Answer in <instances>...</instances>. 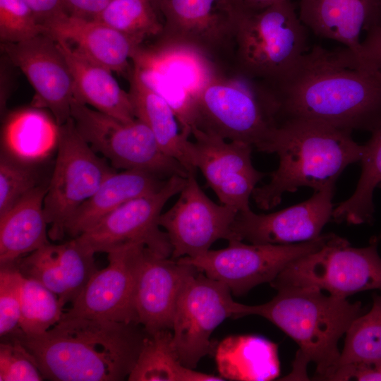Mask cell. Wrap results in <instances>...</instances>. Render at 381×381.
I'll return each mask as SVG.
<instances>
[{"label": "cell", "mask_w": 381, "mask_h": 381, "mask_svg": "<svg viewBox=\"0 0 381 381\" xmlns=\"http://www.w3.org/2000/svg\"><path fill=\"white\" fill-rule=\"evenodd\" d=\"M270 87L281 121L306 119L371 133L381 128V73L348 47L314 45Z\"/></svg>", "instance_id": "6da1fadb"}, {"label": "cell", "mask_w": 381, "mask_h": 381, "mask_svg": "<svg viewBox=\"0 0 381 381\" xmlns=\"http://www.w3.org/2000/svg\"><path fill=\"white\" fill-rule=\"evenodd\" d=\"M138 325L62 316L42 334L11 337L31 352L47 379L121 381L128 379L147 335Z\"/></svg>", "instance_id": "7a4b0ae2"}, {"label": "cell", "mask_w": 381, "mask_h": 381, "mask_svg": "<svg viewBox=\"0 0 381 381\" xmlns=\"http://www.w3.org/2000/svg\"><path fill=\"white\" fill-rule=\"evenodd\" d=\"M277 291L276 296L264 304H243L241 317L265 318L296 342L299 349L293 370L283 380H309L306 368L313 362L315 377L329 380L339 364V341L361 315V303H350L315 289L284 287Z\"/></svg>", "instance_id": "3957f363"}, {"label": "cell", "mask_w": 381, "mask_h": 381, "mask_svg": "<svg viewBox=\"0 0 381 381\" xmlns=\"http://www.w3.org/2000/svg\"><path fill=\"white\" fill-rule=\"evenodd\" d=\"M363 151L350 131L310 119H284L265 152L278 155L279 167L267 184L255 188L252 198L260 209L268 210L280 204L285 193L303 186L318 191L360 161Z\"/></svg>", "instance_id": "277c9868"}, {"label": "cell", "mask_w": 381, "mask_h": 381, "mask_svg": "<svg viewBox=\"0 0 381 381\" xmlns=\"http://www.w3.org/2000/svg\"><path fill=\"white\" fill-rule=\"evenodd\" d=\"M195 128L265 152L281 122L274 90L234 68L219 72L195 98Z\"/></svg>", "instance_id": "5b68a950"}, {"label": "cell", "mask_w": 381, "mask_h": 381, "mask_svg": "<svg viewBox=\"0 0 381 381\" xmlns=\"http://www.w3.org/2000/svg\"><path fill=\"white\" fill-rule=\"evenodd\" d=\"M307 29L291 0L244 13L236 30L232 68L274 85L309 49Z\"/></svg>", "instance_id": "8992f818"}, {"label": "cell", "mask_w": 381, "mask_h": 381, "mask_svg": "<svg viewBox=\"0 0 381 381\" xmlns=\"http://www.w3.org/2000/svg\"><path fill=\"white\" fill-rule=\"evenodd\" d=\"M378 241L375 237L368 246L354 248L332 234L320 248L290 262L270 284L277 290L315 289L342 298L363 291L381 290Z\"/></svg>", "instance_id": "52a82bcc"}, {"label": "cell", "mask_w": 381, "mask_h": 381, "mask_svg": "<svg viewBox=\"0 0 381 381\" xmlns=\"http://www.w3.org/2000/svg\"><path fill=\"white\" fill-rule=\"evenodd\" d=\"M71 118L79 135L114 168L148 172L161 179L188 172L159 145L140 120L123 121L73 98Z\"/></svg>", "instance_id": "ba28073f"}, {"label": "cell", "mask_w": 381, "mask_h": 381, "mask_svg": "<svg viewBox=\"0 0 381 381\" xmlns=\"http://www.w3.org/2000/svg\"><path fill=\"white\" fill-rule=\"evenodd\" d=\"M57 154L44 200L49 237L63 239L78 208L115 171L79 135L70 118L59 126Z\"/></svg>", "instance_id": "9c48e42d"}, {"label": "cell", "mask_w": 381, "mask_h": 381, "mask_svg": "<svg viewBox=\"0 0 381 381\" xmlns=\"http://www.w3.org/2000/svg\"><path fill=\"white\" fill-rule=\"evenodd\" d=\"M163 30L156 40L193 47L219 66L232 67L239 20L238 0H160Z\"/></svg>", "instance_id": "30bf717a"}, {"label": "cell", "mask_w": 381, "mask_h": 381, "mask_svg": "<svg viewBox=\"0 0 381 381\" xmlns=\"http://www.w3.org/2000/svg\"><path fill=\"white\" fill-rule=\"evenodd\" d=\"M331 234L285 245L246 244L233 239L228 241L224 248L210 249L194 258L177 260L226 284L231 293L241 296L260 284L271 283L290 262L320 248Z\"/></svg>", "instance_id": "8fae6325"}, {"label": "cell", "mask_w": 381, "mask_h": 381, "mask_svg": "<svg viewBox=\"0 0 381 381\" xmlns=\"http://www.w3.org/2000/svg\"><path fill=\"white\" fill-rule=\"evenodd\" d=\"M241 307L226 284L198 270L190 276L179 296L171 329L181 362L195 368L212 351L214 330L228 318H241Z\"/></svg>", "instance_id": "7c38bea8"}, {"label": "cell", "mask_w": 381, "mask_h": 381, "mask_svg": "<svg viewBox=\"0 0 381 381\" xmlns=\"http://www.w3.org/2000/svg\"><path fill=\"white\" fill-rule=\"evenodd\" d=\"M186 177L171 176L159 190L125 202L75 238L95 253L141 243L159 255L171 256V245L160 229L159 218L167 201L179 194Z\"/></svg>", "instance_id": "4fadbf2b"}, {"label": "cell", "mask_w": 381, "mask_h": 381, "mask_svg": "<svg viewBox=\"0 0 381 381\" xmlns=\"http://www.w3.org/2000/svg\"><path fill=\"white\" fill-rule=\"evenodd\" d=\"M238 211L217 204L200 187L195 172L188 173L179 197L159 218L172 248L171 258H194L219 239L231 240Z\"/></svg>", "instance_id": "5bb4252c"}, {"label": "cell", "mask_w": 381, "mask_h": 381, "mask_svg": "<svg viewBox=\"0 0 381 381\" xmlns=\"http://www.w3.org/2000/svg\"><path fill=\"white\" fill-rule=\"evenodd\" d=\"M191 135L194 138L190 143L192 164L196 170H200L220 203L238 212L250 210L249 200L253 190L266 176L252 164L253 147L197 128Z\"/></svg>", "instance_id": "9a60e30c"}, {"label": "cell", "mask_w": 381, "mask_h": 381, "mask_svg": "<svg viewBox=\"0 0 381 381\" xmlns=\"http://www.w3.org/2000/svg\"><path fill=\"white\" fill-rule=\"evenodd\" d=\"M145 247L131 243L107 253V266L92 276L62 316L138 324L134 299Z\"/></svg>", "instance_id": "2e32d148"}, {"label": "cell", "mask_w": 381, "mask_h": 381, "mask_svg": "<svg viewBox=\"0 0 381 381\" xmlns=\"http://www.w3.org/2000/svg\"><path fill=\"white\" fill-rule=\"evenodd\" d=\"M337 179L332 178L307 200L275 212L256 214L250 209L238 212L231 226V240L285 245L318 238L324 226L332 219V198Z\"/></svg>", "instance_id": "e0dca14e"}, {"label": "cell", "mask_w": 381, "mask_h": 381, "mask_svg": "<svg viewBox=\"0 0 381 381\" xmlns=\"http://www.w3.org/2000/svg\"><path fill=\"white\" fill-rule=\"evenodd\" d=\"M1 49L32 86L34 106L48 109L58 126L66 123L71 118L73 84L56 42L40 34L19 42L1 43Z\"/></svg>", "instance_id": "ac0fdd59"}, {"label": "cell", "mask_w": 381, "mask_h": 381, "mask_svg": "<svg viewBox=\"0 0 381 381\" xmlns=\"http://www.w3.org/2000/svg\"><path fill=\"white\" fill-rule=\"evenodd\" d=\"M159 255L146 246L138 276L134 306L138 324L148 334L172 329L179 296L187 279L197 269Z\"/></svg>", "instance_id": "d6986e66"}, {"label": "cell", "mask_w": 381, "mask_h": 381, "mask_svg": "<svg viewBox=\"0 0 381 381\" xmlns=\"http://www.w3.org/2000/svg\"><path fill=\"white\" fill-rule=\"evenodd\" d=\"M95 253L76 238L49 243L13 263L25 277L34 279L55 294L64 307L78 296L98 270Z\"/></svg>", "instance_id": "ffe728a7"}, {"label": "cell", "mask_w": 381, "mask_h": 381, "mask_svg": "<svg viewBox=\"0 0 381 381\" xmlns=\"http://www.w3.org/2000/svg\"><path fill=\"white\" fill-rule=\"evenodd\" d=\"M44 33L54 40L75 44L78 52L112 72L128 75L133 57L140 46L135 41L96 20L66 13L42 24Z\"/></svg>", "instance_id": "44dd1931"}, {"label": "cell", "mask_w": 381, "mask_h": 381, "mask_svg": "<svg viewBox=\"0 0 381 381\" xmlns=\"http://www.w3.org/2000/svg\"><path fill=\"white\" fill-rule=\"evenodd\" d=\"M298 16L315 35L358 55L362 32L381 25L378 0H300Z\"/></svg>", "instance_id": "7402d4cb"}, {"label": "cell", "mask_w": 381, "mask_h": 381, "mask_svg": "<svg viewBox=\"0 0 381 381\" xmlns=\"http://www.w3.org/2000/svg\"><path fill=\"white\" fill-rule=\"evenodd\" d=\"M71 72L74 99L123 121L135 120L128 94L109 68L85 57L68 42L55 40Z\"/></svg>", "instance_id": "603a6c76"}, {"label": "cell", "mask_w": 381, "mask_h": 381, "mask_svg": "<svg viewBox=\"0 0 381 381\" xmlns=\"http://www.w3.org/2000/svg\"><path fill=\"white\" fill-rule=\"evenodd\" d=\"M132 62L186 90L194 100L213 77L225 70L193 47L157 40L147 47L140 45Z\"/></svg>", "instance_id": "cb8c5ba5"}, {"label": "cell", "mask_w": 381, "mask_h": 381, "mask_svg": "<svg viewBox=\"0 0 381 381\" xmlns=\"http://www.w3.org/2000/svg\"><path fill=\"white\" fill-rule=\"evenodd\" d=\"M128 79L135 118L148 126L168 155L179 162L188 173L195 172L190 154V140L182 133L171 106L143 80L133 66Z\"/></svg>", "instance_id": "d4e9b609"}, {"label": "cell", "mask_w": 381, "mask_h": 381, "mask_svg": "<svg viewBox=\"0 0 381 381\" xmlns=\"http://www.w3.org/2000/svg\"><path fill=\"white\" fill-rule=\"evenodd\" d=\"M47 185H39L0 216V263H12L49 243L44 200Z\"/></svg>", "instance_id": "484cf974"}, {"label": "cell", "mask_w": 381, "mask_h": 381, "mask_svg": "<svg viewBox=\"0 0 381 381\" xmlns=\"http://www.w3.org/2000/svg\"><path fill=\"white\" fill-rule=\"evenodd\" d=\"M148 172L128 169L113 172L75 211L66 234L75 238L125 202L159 190L164 183Z\"/></svg>", "instance_id": "4316f807"}, {"label": "cell", "mask_w": 381, "mask_h": 381, "mask_svg": "<svg viewBox=\"0 0 381 381\" xmlns=\"http://www.w3.org/2000/svg\"><path fill=\"white\" fill-rule=\"evenodd\" d=\"M215 359L224 380H271L280 371L277 345L258 336L225 338L217 348Z\"/></svg>", "instance_id": "83f0119b"}, {"label": "cell", "mask_w": 381, "mask_h": 381, "mask_svg": "<svg viewBox=\"0 0 381 381\" xmlns=\"http://www.w3.org/2000/svg\"><path fill=\"white\" fill-rule=\"evenodd\" d=\"M129 381H223L222 377L198 372L179 360L170 329L147 335Z\"/></svg>", "instance_id": "f1b7e54d"}, {"label": "cell", "mask_w": 381, "mask_h": 381, "mask_svg": "<svg viewBox=\"0 0 381 381\" xmlns=\"http://www.w3.org/2000/svg\"><path fill=\"white\" fill-rule=\"evenodd\" d=\"M363 145L362 169L354 193L334 209L332 220L337 223L361 224L373 219V193L381 187V128L373 132Z\"/></svg>", "instance_id": "f546056e"}, {"label": "cell", "mask_w": 381, "mask_h": 381, "mask_svg": "<svg viewBox=\"0 0 381 381\" xmlns=\"http://www.w3.org/2000/svg\"><path fill=\"white\" fill-rule=\"evenodd\" d=\"M143 44L157 38L163 30L160 14L152 0H111L95 19Z\"/></svg>", "instance_id": "4dcf8cb0"}, {"label": "cell", "mask_w": 381, "mask_h": 381, "mask_svg": "<svg viewBox=\"0 0 381 381\" xmlns=\"http://www.w3.org/2000/svg\"><path fill=\"white\" fill-rule=\"evenodd\" d=\"M358 363H381V296H373L370 311L356 318L346 332L338 367Z\"/></svg>", "instance_id": "1f68e13d"}, {"label": "cell", "mask_w": 381, "mask_h": 381, "mask_svg": "<svg viewBox=\"0 0 381 381\" xmlns=\"http://www.w3.org/2000/svg\"><path fill=\"white\" fill-rule=\"evenodd\" d=\"M64 313L55 294L38 281L23 277L19 322L23 334L33 337L45 333L61 320Z\"/></svg>", "instance_id": "d6a6232c"}, {"label": "cell", "mask_w": 381, "mask_h": 381, "mask_svg": "<svg viewBox=\"0 0 381 381\" xmlns=\"http://www.w3.org/2000/svg\"><path fill=\"white\" fill-rule=\"evenodd\" d=\"M38 174L31 164L3 154L0 159V216L38 186Z\"/></svg>", "instance_id": "836d02e7"}, {"label": "cell", "mask_w": 381, "mask_h": 381, "mask_svg": "<svg viewBox=\"0 0 381 381\" xmlns=\"http://www.w3.org/2000/svg\"><path fill=\"white\" fill-rule=\"evenodd\" d=\"M58 125L37 109L18 111L8 119L4 135L13 145H37L40 149L57 138Z\"/></svg>", "instance_id": "e575fe53"}, {"label": "cell", "mask_w": 381, "mask_h": 381, "mask_svg": "<svg viewBox=\"0 0 381 381\" xmlns=\"http://www.w3.org/2000/svg\"><path fill=\"white\" fill-rule=\"evenodd\" d=\"M23 275L12 263L1 265L0 335L8 337L22 332L19 327Z\"/></svg>", "instance_id": "d590c367"}, {"label": "cell", "mask_w": 381, "mask_h": 381, "mask_svg": "<svg viewBox=\"0 0 381 381\" xmlns=\"http://www.w3.org/2000/svg\"><path fill=\"white\" fill-rule=\"evenodd\" d=\"M43 33V26L22 0H0L1 43L19 42Z\"/></svg>", "instance_id": "8d00e7d4"}, {"label": "cell", "mask_w": 381, "mask_h": 381, "mask_svg": "<svg viewBox=\"0 0 381 381\" xmlns=\"http://www.w3.org/2000/svg\"><path fill=\"white\" fill-rule=\"evenodd\" d=\"M44 378L36 358L20 341L8 337L1 343V381H40Z\"/></svg>", "instance_id": "74e56055"}, {"label": "cell", "mask_w": 381, "mask_h": 381, "mask_svg": "<svg viewBox=\"0 0 381 381\" xmlns=\"http://www.w3.org/2000/svg\"><path fill=\"white\" fill-rule=\"evenodd\" d=\"M360 56L381 73V25L366 32L361 42Z\"/></svg>", "instance_id": "f35d334b"}, {"label": "cell", "mask_w": 381, "mask_h": 381, "mask_svg": "<svg viewBox=\"0 0 381 381\" xmlns=\"http://www.w3.org/2000/svg\"><path fill=\"white\" fill-rule=\"evenodd\" d=\"M65 13L78 18L95 20L111 0H63Z\"/></svg>", "instance_id": "ab89813d"}, {"label": "cell", "mask_w": 381, "mask_h": 381, "mask_svg": "<svg viewBox=\"0 0 381 381\" xmlns=\"http://www.w3.org/2000/svg\"><path fill=\"white\" fill-rule=\"evenodd\" d=\"M32 11L37 22L42 24L47 20L65 13L63 0H22Z\"/></svg>", "instance_id": "60d3db41"}, {"label": "cell", "mask_w": 381, "mask_h": 381, "mask_svg": "<svg viewBox=\"0 0 381 381\" xmlns=\"http://www.w3.org/2000/svg\"><path fill=\"white\" fill-rule=\"evenodd\" d=\"M11 62L4 55L1 60L0 71V107L1 112L5 111L7 102L12 94L14 77L11 70Z\"/></svg>", "instance_id": "b9f144b4"}, {"label": "cell", "mask_w": 381, "mask_h": 381, "mask_svg": "<svg viewBox=\"0 0 381 381\" xmlns=\"http://www.w3.org/2000/svg\"><path fill=\"white\" fill-rule=\"evenodd\" d=\"M245 13H253L265 8L281 0H238Z\"/></svg>", "instance_id": "7bdbcfd3"}, {"label": "cell", "mask_w": 381, "mask_h": 381, "mask_svg": "<svg viewBox=\"0 0 381 381\" xmlns=\"http://www.w3.org/2000/svg\"><path fill=\"white\" fill-rule=\"evenodd\" d=\"M152 1H153V2H154L155 5L156 6V8H157V5L158 2H159L160 0H152Z\"/></svg>", "instance_id": "ee69618b"}, {"label": "cell", "mask_w": 381, "mask_h": 381, "mask_svg": "<svg viewBox=\"0 0 381 381\" xmlns=\"http://www.w3.org/2000/svg\"><path fill=\"white\" fill-rule=\"evenodd\" d=\"M378 4H379V8H380V13H381V0H378Z\"/></svg>", "instance_id": "f6af8a7d"}]
</instances>
